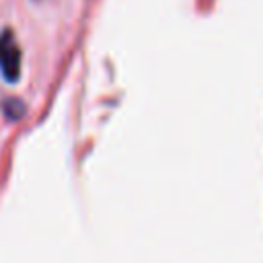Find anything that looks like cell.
Listing matches in <instances>:
<instances>
[{"mask_svg":"<svg viewBox=\"0 0 263 263\" xmlns=\"http://www.w3.org/2000/svg\"><path fill=\"white\" fill-rule=\"evenodd\" d=\"M21 64L23 53L21 45L10 29H4L0 33V72L6 82H16L21 78Z\"/></svg>","mask_w":263,"mask_h":263,"instance_id":"1","label":"cell"}]
</instances>
